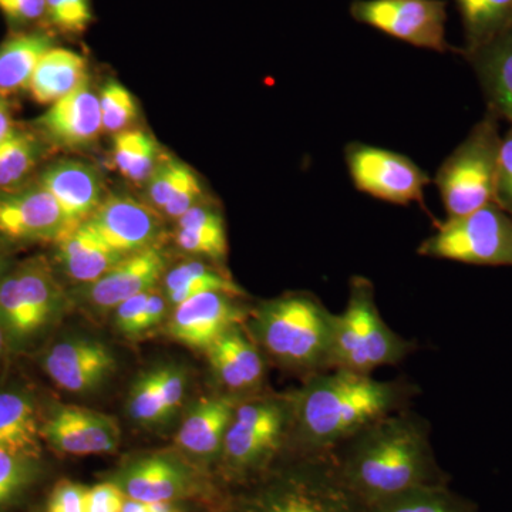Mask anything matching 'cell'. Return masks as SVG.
Masks as SVG:
<instances>
[{"label": "cell", "mask_w": 512, "mask_h": 512, "mask_svg": "<svg viewBox=\"0 0 512 512\" xmlns=\"http://www.w3.org/2000/svg\"><path fill=\"white\" fill-rule=\"evenodd\" d=\"M340 476L365 507L416 488L448 484L430 427L409 409L373 421L335 451Z\"/></svg>", "instance_id": "6da1fadb"}, {"label": "cell", "mask_w": 512, "mask_h": 512, "mask_svg": "<svg viewBox=\"0 0 512 512\" xmlns=\"http://www.w3.org/2000/svg\"><path fill=\"white\" fill-rule=\"evenodd\" d=\"M414 386L377 380L349 370H328L303 379L292 397V453H333L387 414L407 409Z\"/></svg>", "instance_id": "7a4b0ae2"}, {"label": "cell", "mask_w": 512, "mask_h": 512, "mask_svg": "<svg viewBox=\"0 0 512 512\" xmlns=\"http://www.w3.org/2000/svg\"><path fill=\"white\" fill-rule=\"evenodd\" d=\"M333 316L313 293H286L249 311V335L278 365L306 379L332 370Z\"/></svg>", "instance_id": "3957f363"}, {"label": "cell", "mask_w": 512, "mask_h": 512, "mask_svg": "<svg viewBox=\"0 0 512 512\" xmlns=\"http://www.w3.org/2000/svg\"><path fill=\"white\" fill-rule=\"evenodd\" d=\"M261 478L264 483L237 512H366L340 476L333 453H291L288 463Z\"/></svg>", "instance_id": "277c9868"}, {"label": "cell", "mask_w": 512, "mask_h": 512, "mask_svg": "<svg viewBox=\"0 0 512 512\" xmlns=\"http://www.w3.org/2000/svg\"><path fill=\"white\" fill-rule=\"evenodd\" d=\"M414 349L413 342L384 322L372 282L353 276L348 305L333 316L332 370L372 375L379 367L399 365Z\"/></svg>", "instance_id": "5b68a950"}, {"label": "cell", "mask_w": 512, "mask_h": 512, "mask_svg": "<svg viewBox=\"0 0 512 512\" xmlns=\"http://www.w3.org/2000/svg\"><path fill=\"white\" fill-rule=\"evenodd\" d=\"M292 397L241 400L229 424L221 457L232 476H264L291 454Z\"/></svg>", "instance_id": "8992f818"}, {"label": "cell", "mask_w": 512, "mask_h": 512, "mask_svg": "<svg viewBox=\"0 0 512 512\" xmlns=\"http://www.w3.org/2000/svg\"><path fill=\"white\" fill-rule=\"evenodd\" d=\"M500 117L488 110L440 165L434 183L447 218L473 214L495 204L501 140Z\"/></svg>", "instance_id": "52a82bcc"}, {"label": "cell", "mask_w": 512, "mask_h": 512, "mask_svg": "<svg viewBox=\"0 0 512 512\" xmlns=\"http://www.w3.org/2000/svg\"><path fill=\"white\" fill-rule=\"evenodd\" d=\"M64 295L45 258L26 259L0 279V326L12 352L35 346L59 318Z\"/></svg>", "instance_id": "ba28073f"}, {"label": "cell", "mask_w": 512, "mask_h": 512, "mask_svg": "<svg viewBox=\"0 0 512 512\" xmlns=\"http://www.w3.org/2000/svg\"><path fill=\"white\" fill-rule=\"evenodd\" d=\"M417 252L460 264L512 268V217L488 204L466 217L447 218Z\"/></svg>", "instance_id": "9c48e42d"}, {"label": "cell", "mask_w": 512, "mask_h": 512, "mask_svg": "<svg viewBox=\"0 0 512 512\" xmlns=\"http://www.w3.org/2000/svg\"><path fill=\"white\" fill-rule=\"evenodd\" d=\"M350 15L356 22L420 49L447 53L446 0H353Z\"/></svg>", "instance_id": "30bf717a"}, {"label": "cell", "mask_w": 512, "mask_h": 512, "mask_svg": "<svg viewBox=\"0 0 512 512\" xmlns=\"http://www.w3.org/2000/svg\"><path fill=\"white\" fill-rule=\"evenodd\" d=\"M345 158L357 190L394 205L423 204L431 180L412 158L357 141L346 146Z\"/></svg>", "instance_id": "8fae6325"}, {"label": "cell", "mask_w": 512, "mask_h": 512, "mask_svg": "<svg viewBox=\"0 0 512 512\" xmlns=\"http://www.w3.org/2000/svg\"><path fill=\"white\" fill-rule=\"evenodd\" d=\"M66 235V222L53 195L39 183L0 192V242L56 244Z\"/></svg>", "instance_id": "7c38bea8"}, {"label": "cell", "mask_w": 512, "mask_h": 512, "mask_svg": "<svg viewBox=\"0 0 512 512\" xmlns=\"http://www.w3.org/2000/svg\"><path fill=\"white\" fill-rule=\"evenodd\" d=\"M40 434L43 443L69 456L107 454L120 444V427L113 417L73 404H53L42 414Z\"/></svg>", "instance_id": "4fadbf2b"}, {"label": "cell", "mask_w": 512, "mask_h": 512, "mask_svg": "<svg viewBox=\"0 0 512 512\" xmlns=\"http://www.w3.org/2000/svg\"><path fill=\"white\" fill-rule=\"evenodd\" d=\"M33 128L46 146L64 151L90 150L103 133L99 94L90 80L49 106L33 121Z\"/></svg>", "instance_id": "5bb4252c"}, {"label": "cell", "mask_w": 512, "mask_h": 512, "mask_svg": "<svg viewBox=\"0 0 512 512\" xmlns=\"http://www.w3.org/2000/svg\"><path fill=\"white\" fill-rule=\"evenodd\" d=\"M87 224L109 247L124 256L158 247L163 232L157 210L130 195H106Z\"/></svg>", "instance_id": "9a60e30c"}, {"label": "cell", "mask_w": 512, "mask_h": 512, "mask_svg": "<svg viewBox=\"0 0 512 512\" xmlns=\"http://www.w3.org/2000/svg\"><path fill=\"white\" fill-rule=\"evenodd\" d=\"M241 296L204 292L175 306L168 332L188 348L207 350L234 326L247 322L249 311L238 302Z\"/></svg>", "instance_id": "2e32d148"}, {"label": "cell", "mask_w": 512, "mask_h": 512, "mask_svg": "<svg viewBox=\"0 0 512 512\" xmlns=\"http://www.w3.org/2000/svg\"><path fill=\"white\" fill-rule=\"evenodd\" d=\"M40 366L60 389L87 393L97 389L116 367L113 353L93 339H63L40 357Z\"/></svg>", "instance_id": "e0dca14e"}, {"label": "cell", "mask_w": 512, "mask_h": 512, "mask_svg": "<svg viewBox=\"0 0 512 512\" xmlns=\"http://www.w3.org/2000/svg\"><path fill=\"white\" fill-rule=\"evenodd\" d=\"M37 183L59 204L66 235L89 221L104 200L99 170L86 161L60 160L47 165Z\"/></svg>", "instance_id": "ac0fdd59"}, {"label": "cell", "mask_w": 512, "mask_h": 512, "mask_svg": "<svg viewBox=\"0 0 512 512\" xmlns=\"http://www.w3.org/2000/svg\"><path fill=\"white\" fill-rule=\"evenodd\" d=\"M165 272V256L158 247L124 256L93 284L84 285V298L100 311L116 309L120 303L153 291Z\"/></svg>", "instance_id": "d6986e66"}, {"label": "cell", "mask_w": 512, "mask_h": 512, "mask_svg": "<svg viewBox=\"0 0 512 512\" xmlns=\"http://www.w3.org/2000/svg\"><path fill=\"white\" fill-rule=\"evenodd\" d=\"M241 400L224 393L195 404L175 437L178 446L198 457L221 456L225 434Z\"/></svg>", "instance_id": "ffe728a7"}, {"label": "cell", "mask_w": 512, "mask_h": 512, "mask_svg": "<svg viewBox=\"0 0 512 512\" xmlns=\"http://www.w3.org/2000/svg\"><path fill=\"white\" fill-rule=\"evenodd\" d=\"M42 412L25 387L0 386V448L42 457Z\"/></svg>", "instance_id": "44dd1931"}, {"label": "cell", "mask_w": 512, "mask_h": 512, "mask_svg": "<svg viewBox=\"0 0 512 512\" xmlns=\"http://www.w3.org/2000/svg\"><path fill=\"white\" fill-rule=\"evenodd\" d=\"M466 60L477 74L488 110L512 127V28L466 56Z\"/></svg>", "instance_id": "7402d4cb"}, {"label": "cell", "mask_w": 512, "mask_h": 512, "mask_svg": "<svg viewBox=\"0 0 512 512\" xmlns=\"http://www.w3.org/2000/svg\"><path fill=\"white\" fill-rule=\"evenodd\" d=\"M56 245L64 274L82 285L93 284L124 258L109 247L87 222L64 235Z\"/></svg>", "instance_id": "603a6c76"}, {"label": "cell", "mask_w": 512, "mask_h": 512, "mask_svg": "<svg viewBox=\"0 0 512 512\" xmlns=\"http://www.w3.org/2000/svg\"><path fill=\"white\" fill-rule=\"evenodd\" d=\"M53 46H56V35L50 30L13 32L0 45V96L8 99L28 92L37 63Z\"/></svg>", "instance_id": "cb8c5ba5"}, {"label": "cell", "mask_w": 512, "mask_h": 512, "mask_svg": "<svg viewBox=\"0 0 512 512\" xmlns=\"http://www.w3.org/2000/svg\"><path fill=\"white\" fill-rule=\"evenodd\" d=\"M90 80L89 62L82 53L53 46L37 63L28 93L40 106H52Z\"/></svg>", "instance_id": "d4e9b609"}, {"label": "cell", "mask_w": 512, "mask_h": 512, "mask_svg": "<svg viewBox=\"0 0 512 512\" xmlns=\"http://www.w3.org/2000/svg\"><path fill=\"white\" fill-rule=\"evenodd\" d=\"M175 244L187 254L222 264L228 256L225 220L215 205L202 201L177 220Z\"/></svg>", "instance_id": "484cf974"}, {"label": "cell", "mask_w": 512, "mask_h": 512, "mask_svg": "<svg viewBox=\"0 0 512 512\" xmlns=\"http://www.w3.org/2000/svg\"><path fill=\"white\" fill-rule=\"evenodd\" d=\"M183 473L171 461L153 457L140 461L128 471L124 494L144 504L171 503L183 494Z\"/></svg>", "instance_id": "4316f807"}, {"label": "cell", "mask_w": 512, "mask_h": 512, "mask_svg": "<svg viewBox=\"0 0 512 512\" xmlns=\"http://www.w3.org/2000/svg\"><path fill=\"white\" fill-rule=\"evenodd\" d=\"M464 29L461 56L476 52L512 28V0H456Z\"/></svg>", "instance_id": "83f0119b"}, {"label": "cell", "mask_w": 512, "mask_h": 512, "mask_svg": "<svg viewBox=\"0 0 512 512\" xmlns=\"http://www.w3.org/2000/svg\"><path fill=\"white\" fill-rule=\"evenodd\" d=\"M165 298L173 306L204 292H225L242 296L244 292L224 272L200 261L175 266L164 276Z\"/></svg>", "instance_id": "f1b7e54d"}, {"label": "cell", "mask_w": 512, "mask_h": 512, "mask_svg": "<svg viewBox=\"0 0 512 512\" xmlns=\"http://www.w3.org/2000/svg\"><path fill=\"white\" fill-rule=\"evenodd\" d=\"M46 143L36 131L13 128L0 141V192L16 190L26 185L45 154Z\"/></svg>", "instance_id": "f546056e"}, {"label": "cell", "mask_w": 512, "mask_h": 512, "mask_svg": "<svg viewBox=\"0 0 512 512\" xmlns=\"http://www.w3.org/2000/svg\"><path fill=\"white\" fill-rule=\"evenodd\" d=\"M161 157L156 138L147 131L130 128L113 136L114 167L133 184H146Z\"/></svg>", "instance_id": "4dcf8cb0"}, {"label": "cell", "mask_w": 512, "mask_h": 512, "mask_svg": "<svg viewBox=\"0 0 512 512\" xmlns=\"http://www.w3.org/2000/svg\"><path fill=\"white\" fill-rule=\"evenodd\" d=\"M366 512H478L470 498L448 484L427 485L366 507Z\"/></svg>", "instance_id": "1f68e13d"}, {"label": "cell", "mask_w": 512, "mask_h": 512, "mask_svg": "<svg viewBox=\"0 0 512 512\" xmlns=\"http://www.w3.org/2000/svg\"><path fill=\"white\" fill-rule=\"evenodd\" d=\"M42 476L40 458L0 448V512L18 505Z\"/></svg>", "instance_id": "d6a6232c"}, {"label": "cell", "mask_w": 512, "mask_h": 512, "mask_svg": "<svg viewBox=\"0 0 512 512\" xmlns=\"http://www.w3.org/2000/svg\"><path fill=\"white\" fill-rule=\"evenodd\" d=\"M103 133L116 134L130 130L138 117L136 97L126 86L111 79L99 93Z\"/></svg>", "instance_id": "836d02e7"}, {"label": "cell", "mask_w": 512, "mask_h": 512, "mask_svg": "<svg viewBox=\"0 0 512 512\" xmlns=\"http://www.w3.org/2000/svg\"><path fill=\"white\" fill-rule=\"evenodd\" d=\"M128 413L131 419L144 426L160 424L168 420L160 392V376L157 369L138 377L128 396Z\"/></svg>", "instance_id": "e575fe53"}, {"label": "cell", "mask_w": 512, "mask_h": 512, "mask_svg": "<svg viewBox=\"0 0 512 512\" xmlns=\"http://www.w3.org/2000/svg\"><path fill=\"white\" fill-rule=\"evenodd\" d=\"M93 20L92 0H46V28L56 36H82Z\"/></svg>", "instance_id": "d590c367"}, {"label": "cell", "mask_w": 512, "mask_h": 512, "mask_svg": "<svg viewBox=\"0 0 512 512\" xmlns=\"http://www.w3.org/2000/svg\"><path fill=\"white\" fill-rule=\"evenodd\" d=\"M192 168L175 157H161L146 185L148 205L163 212Z\"/></svg>", "instance_id": "8d00e7d4"}, {"label": "cell", "mask_w": 512, "mask_h": 512, "mask_svg": "<svg viewBox=\"0 0 512 512\" xmlns=\"http://www.w3.org/2000/svg\"><path fill=\"white\" fill-rule=\"evenodd\" d=\"M0 12L13 32L47 29L46 0H0Z\"/></svg>", "instance_id": "74e56055"}, {"label": "cell", "mask_w": 512, "mask_h": 512, "mask_svg": "<svg viewBox=\"0 0 512 512\" xmlns=\"http://www.w3.org/2000/svg\"><path fill=\"white\" fill-rule=\"evenodd\" d=\"M495 205L512 217V127L501 140Z\"/></svg>", "instance_id": "f35d334b"}, {"label": "cell", "mask_w": 512, "mask_h": 512, "mask_svg": "<svg viewBox=\"0 0 512 512\" xmlns=\"http://www.w3.org/2000/svg\"><path fill=\"white\" fill-rule=\"evenodd\" d=\"M204 195L205 192L201 180L195 174V171L192 170L183 181V184L174 192L171 200L168 201L167 207L163 210L164 217L177 221L178 218L183 217L185 212L191 210L192 207L201 204L204 201Z\"/></svg>", "instance_id": "ab89813d"}, {"label": "cell", "mask_w": 512, "mask_h": 512, "mask_svg": "<svg viewBox=\"0 0 512 512\" xmlns=\"http://www.w3.org/2000/svg\"><path fill=\"white\" fill-rule=\"evenodd\" d=\"M158 376H160L161 399L170 419L183 403L185 389H187V376L177 366L158 367Z\"/></svg>", "instance_id": "60d3db41"}, {"label": "cell", "mask_w": 512, "mask_h": 512, "mask_svg": "<svg viewBox=\"0 0 512 512\" xmlns=\"http://www.w3.org/2000/svg\"><path fill=\"white\" fill-rule=\"evenodd\" d=\"M86 491L72 481H60L47 498L45 512H86Z\"/></svg>", "instance_id": "b9f144b4"}, {"label": "cell", "mask_w": 512, "mask_h": 512, "mask_svg": "<svg viewBox=\"0 0 512 512\" xmlns=\"http://www.w3.org/2000/svg\"><path fill=\"white\" fill-rule=\"evenodd\" d=\"M126 494L116 484L94 485L86 491V512H123Z\"/></svg>", "instance_id": "7bdbcfd3"}, {"label": "cell", "mask_w": 512, "mask_h": 512, "mask_svg": "<svg viewBox=\"0 0 512 512\" xmlns=\"http://www.w3.org/2000/svg\"><path fill=\"white\" fill-rule=\"evenodd\" d=\"M150 292L140 293L123 303H120L116 311V325L126 335H138L140 333L141 319L148 302Z\"/></svg>", "instance_id": "ee69618b"}, {"label": "cell", "mask_w": 512, "mask_h": 512, "mask_svg": "<svg viewBox=\"0 0 512 512\" xmlns=\"http://www.w3.org/2000/svg\"><path fill=\"white\" fill-rule=\"evenodd\" d=\"M167 312V298L161 293L151 291L148 296L146 311L141 319L140 333L147 332L157 326L164 319Z\"/></svg>", "instance_id": "f6af8a7d"}, {"label": "cell", "mask_w": 512, "mask_h": 512, "mask_svg": "<svg viewBox=\"0 0 512 512\" xmlns=\"http://www.w3.org/2000/svg\"><path fill=\"white\" fill-rule=\"evenodd\" d=\"M15 127L9 101L0 96V141L5 140Z\"/></svg>", "instance_id": "bcb514c9"}, {"label": "cell", "mask_w": 512, "mask_h": 512, "mask_svg": "<svg viewBox=\"0 0 512 512\" xmlns=\"http://www.w3.org/2000/svg\"><path fill=\"white\" fill-rule=\"evenodd\" d=\"M10 352H12V350H10L8 339H6L5 332H3L2 326H0V363H2V360L5 359V356Z\"/></svg>", "instance_id": "7dc6e473"}, {"label": "cell", "mask_w": 512, "mask_h": 512, "mask_svg": "<svg viewBox=\"0 0 512 512\" xmlns=\"http://www.w3.org/2000/svg\"><path fill=\"white\" fill-rule=\"evenodd\" d=\"M10 269L8 259H6V256L0 252V279L3 278V276L6 275V272H8Z\"/></svg>", "instance_id": "c3c4849f"}, {"label": "cell", "mask_w": 512, "mask_h": 512, "mask_svg": "<svg viewBox=\"0 0 512 512\" xmlns=\"http://www.w3.org/2000/svg\"><path fill=\"white\" fill-rule=\"evenodd\" d=\"M173 512H180V511L175 510V511H173Z\"/></svg>", "instance_id": "681fc988"}]
</instances>
